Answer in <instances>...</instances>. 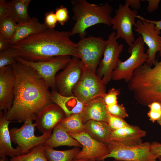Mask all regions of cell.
Segmentation results:
<instances>
[{
	"mask_svg": "<svg viewBox=\"0 0 161 161\" xmlns=\"http://www.w3.org/2000/svg\"><path fill=\"white\" fill-rule=\"evenodd\" d=\"M10 66L15 76L14 100L10 109L4 113L11 122L35 120L43 109L52 103L49 87L28 65L16 61Z\"/></svg>",
	"mask_w": 161,
	"mask_h": 161,
	"instance_id": "6da1fadb",
	"label": "cell"
},
{
	"mask_svg": "<svg viewBox=\"0 0 161 161\" xmlns=\"http://www.w3.org/2000/svg\"><path fill=\"white\" fill-rule=\"evenodd\" d=\"M71 35L70 31L47 28L10 47L17 50L18 57L29 61H47L54 57L64 55L79 58L76 43L71 40Z\"/></svg>",
	"mask_w": 161,
	"mask_h": 161,
	"instance_id": "7a4b0ae2",
	"label": "cell"
},
{
	"mask_svg": "<svg viewBox=\"0 0 161 161\" xmlns=\"http://www.w3.org/2000/svg\"><path fill=\"white\" fill-rule=\"evenodd\" d=\"M153 68L146 63L136 69L128 87L140 104L148 106L154 102L161 104V67Z\"/></svg>",
	"mask_w": 161,
	"mask_h": 161,
	"instance_id": "3957f363",
	"label": "cell"
},
{
	"mask_svg": "<svg viewBox=\"0 0 161 161\" xmlns=\"http://www.w3.org/2000/svg\"><path fill=\"white\" fill-rule=\"evenodd\" d=\"M71 3L72 19L75 22L70 32L71 35L78 34L82 39L86 35V30L92 26L98 24L111 25L113 8L109 3L97 5L86 0H72Z\"/></svg>",
	"mask_w": 161,
	"mask_h": 161,
	"instance_id": "277c9868",
	"label": "cell"
},
{
	"mask_svg": "<svg viewBox=\"0 0 161 161\" xmlns=\"http://www.w3.org/2000/svg\"><path fill=\"white\" fill-rule=\"evenodd\" d=\"M144 43L141 36L139 35L128 49L130 56L122 61L118 59L115 69L112 74V79L114 80H124L128 83L131 78L134 71L146 62L148 58L144 52Z\"/></svg>",
	"mask_w": 161,
	"mask_h": 161,
	"instance_id": "5b68a950",
	"label": "cell"
},
{
	"mask_svg": "<svg viewBox=\"0 0 161 161\" xmlns=\"http://www.w3.org/2000/svg\"><path fill=\"white\" fill-rule=\"evenodd\" d=\"M107 145L110 152L100 161L110 157L123 161H157L160 157L151 151V143L148 142L128 145L110 141Z\"/></svg>",
	"mask_w": 161,
	"mask_h": 161,
	"instance_id": "8992f818",
	"label": "cell"
},
{
	"mask_svg": "<svg viewBox=\"0 0 161 161\" xmlns=\"http://www.w3.org/2000/svg\"><path fill=\"white\" fill-rule=\"evenodd\" d=\"M105 45L106 41L102 37L92 36L81 39L76 43L79 58L85 69L95 72L103 54Z\"/></svg>",
	"mask_w": 161,
	"mask_h": 161,
	"instance_id": "52a82bcc",
	"label": "cell"
},
{
	"mask_svg": "<svg viewBox=\"0 0 161 161\" xmlns=\"http://www.w3.org/2000/svg\"><path fill=\"white\" fill-rule=\"evenodd\" d=\"M115 13L111 23L113 29L117 31L116 38L124 40L130 46L135 41L132 27H135L136 24L135 19L138 15L137 10H131L128 1L126 0L124 5L119 4Z\"/></svg>",
	"mask_w": 161,
	"mask_h": 161,
	"instance_id": "ba28073f",
	"label": "cell"
},
{
	"mask_svg": "<svg viewBox=\"0 0 161 161\" xmlns=\"http://www.w3.org/2000/svg\"><path fill=\"white\" fill-rule=\"evenodd\" d=\"M105 85L95 72L84 68L80 78L72 92L85 104L95 99L103 97L106 93Z\"/></svg>",
	"mask_w": 161,
	"mask_h": 161,
	"instance_id": "9c48e42d",
	"label": "cell"
},
{
	"mask_svg": "<svg viewBox=\"0 0 161 161\" xmlns=\"http://www.w3.org/2000/svg\"><path fill=\"white\" fill-rule=\"evenodd\" d=\"M32 121L27 120L20 128L14 127L10 130L11 141L20 149L21 154L26 153L38 145L44 144L52 134L49 132L36 136L34 133L36 124Z\"/></svg>",
	"mask_w": 161,
	"mask_h": 161,
	"instance_id": "30bf717a",
	"label": "cell"
},
{
	"mask_svg": "<svg viewBox=\"0 0 161 161\" xmlns=\"http://www.w3.org/2000/svg\"><path fill=\"white\" fill-rule=\"evenodd\" d=\"M71 59L70 56L64 55L55 57L47 61H29L18 57L16 58L15 61L32 68L52 90H57L55 84L56 74L59 70L65 68Z\"/></svg>",
	"mask_w": 161,
	"mask_h": 161,
	"instance_id": "8fae6325",
	"label": "cell"
},
{
	"mask_svg": "<svg viewBox=\"0 0 161 161\" xmlns=\"http://www.w3.org/2000/svg\"><path fill=\"white\" fill-rule=\"evenodd\" d=\"M115 32H111L106 41L103 57L99 63L96 74L104 84H107L112 79V72L115 68L120 53L124 46L117 41Z\"/></svg>",
	"mask_w": 161,
	"mask_h": 161,
	"instance_id": "7c38bea8",
	"label": "cell"
},
{
	"mask_svg": "<svg viewBox=\"0 0 161 161\" xmlns=\"http://www.w3.org/2000/svg\"><path fill=\"white\" fill-rule=\"evenodd\" d=\"M84 68L79 58L72 57L64 70L56 75L55 84L58 92L66 96L74 95L73 89L80 78Z\"/></svg>",
	"mask_w": 161,
	"mask_h": 161,
	"instance_id": "4fadbf2b",
	"label": "cell"
},
{
	"mask_svg": "<svg viewBox=\"0 0 161 161\" xmlns=\"http://www.w3.org/2000/svg\"><path fill=\"white\" fill-rule=\"evenodd\" d=\"M135 27L134 30L141 35L144 44L148 47L146 52L148 58L146 63L151 66L155 64L157 52L161 57V32L156 30L154 24L143 19L138 20Z\"/></svg>",
	"mask_w": 161,
	"mask_h": 161,
	"instance_id": "5bb4252c",
	"label": "cell"
},
{
	"mask_svg": "<svg viewBox=\"0 0 161 161\" xmlns=\"http://www.w3.org/2000/svg\"><path fill=\"white\" fill-rule=\"evenodd\" d=\"M69 134L77 140L82 147V149L76 155L75 158L100 161L102 158L110 152L107 144L97 141L85 132L78 134Z\"/></svg>",
	"mask_w": 161,
	"mask_h": 161,
	"instance_id": "9a60e30c",
	"label": "cell"
},
{
	"mask_svg": "<svg viewBox=\"0 0 161 161\" xmlns=\"http://www.w3.org/2000/svg\"><path fill=\"white\" fill-rule=\"evenodd\" d=\"M66 117L62 109L57 105L52 103L38 114L35 120L36 127L42 134L52 133L54 127Z\"/></svg>",
	"mask_w": 161,
	"mask_h": 161,
	"instance_id": "2e32d148",
	"label": "cell"
},
{
	"mask_svg": "<svg viewBox=\"0 0 161 161\" xmlns=\"http://www.w3.org/2000/svg\"><path fill=\"white\" fill-rule=\"evenodd\" d=\"M15 80L10 65L0 68V110L8 111L14 100L13 90Z\"/></svg>",
	"mask_w": 161,
	"mask_h": 161,
	"instance_id": "e0dca14e",
	"label": "cell"
},
{
	"mask_svg": "<svg viewBox=\"0 0 161 161\" xmlns=\"http://www.w3.org/2000/svg\"><path fill=\"white\" fill-rule=\"evenodd\" d=\"M146 131L139 126L130 125L116 130L112 131L110 141L123 144L132 145L142 142V138L145 136Z\"/></svg>",
	"mask_w": 161,
	"mask_h": 161,
	"instance_id": "ac0fdd59",
	"label": "cell"
},
{
	"mask_svg": "<svg viewBox=\"0 0 161 161\" xmlns=\"http://www.w3.org/2000/svg\"><path fill=\"white\" fill-rule=\"evenodd\" d=\"M107 113L106 105L103 97H100L84 104L82 111L78 114L84 124L89 120L107 123Z\"/></svg>",
	"mask_w": 161,
	"mask_h": 161,
	"instance_id": "d6986e66",
	"label": "cell"
},
{
	"mask_svg": "<svg viewBox=\"0 0 161 161\" xmlns=\"http://www.w3.org/2000/svg\"><path fill=\"white\" fill-rule=\"evenodd\" d=\"M10 122L7 119L4 112L0 110V157L8 156L11 158L21 154V150L18 147L14 148L12 146L9 129Z\"/></svg>",
	"mask_w": 161,
	"mask_h": 161,
	"instance_id": "ffe728a7",
	"label": "cell"
},
{
	"mask_svg": "<svg viewBox=\"0 0 161 161\" xmlns=\"http://www.w3.org/2000/svg\"><path fill=\"white\" fill-rule=\"evenodd\" d=\"M51 94L52 103L59 106L64 111L66 117L79 114L83 108L84 104L75 95L64 96L56 90H52Z\"/></svg>",
	"mask_w": 161,
	"mask_h": 161,
	"instance_id": "44dd1931",
	"label": "cell"
},
{
	"mask_svg": "<svg viewBox=\"0 0 161 161\" xmlns=\"http://www.w3.org/2000/svg\"><path fill=\"white\" fill-rule=\"evenodd\" d=\"M47 28L35 17H32L26 22L17 24L15 33L10 40V46L32 34L41 32Z\"/></svg>",
	"mask_w": 161,
	"mask_h": 161,
	"instance_id": "7402d4cb",
	"label": "cell"
},
{
	"mask_svg": "<svg viewBox=\"0 0 161 161\" xmlns=\"http://www.w3.org/2000/svg\"><path fill=\"white\" fill-rule=\"evenodd\" d=\"M43 145L52 148L61 146L82 147L81 144L72 137L59 123L54 127L52 133Z\"/></svg>",
	"mask_w": 161,
	"mask_h": 161,
	"instance_id": "603a6c76",
	"label": "cell"
},
{
	"mask_svg": "<svg viewBox=\"0 0 161 161\" xmlns=\"http://www.w3.org/2000/svg\"><path fill=\"white\" fill-rule=\"evenodd\" d=\"M85 132L97 141L107 144L112 130L105 122L89 120L84 124Z\"/></svg>",
	"mask_w": 161,
	"mask_h": 161,
	"instance_id": "cb8c5ba5",
	"label": "cell"
},
{
	"mask_svg": "<svg viewBox=\"0 0 161 161\" xmlns=\"http://www.w3.org/2000/svg\"><path fill=\"white\" fill-rule=\"evenodd\" d=\"M30 0H13L9 1V16L17 24L29 21L30 18L28 13V7Z\"/></svg>",
	"mask_w": 161,
	"mask_h": 161,
	"instance_id": "d4e9b609",
	"label": "cell"
},
{
	"mask_svg": "<svg viewBox=\"0 0 161 161\" xmlns=\"http://www.w3.org/2000/svg\"><path fill=\"white\" fill-rule=\"evenodd\" d=\"M46 157L49 161H72L80 150L78 147L64 151H58L45 146Z\"/></svg>",
	"mask_w": 161,
	"mask_h": 161,
	"instance_id": "484cf974",
	"label": "cell"
},
{
	"mask_svg": "<svg viewBox=\"0 0 161 161\" xmlns=\"http://www.w3.org/2000/svg\"><path fill=\"white\" fill-rule=\"evenodd\" d=\"M59 123L69 134H76L85 132L84 124L78 114L66 117Z\"/></svg>",
	"mask_w": 161,
	"mask_h": 161,
	"instance_id": "4316f807",
	"label": "cell"
},
{
	"mask_svg": "<svg viewBox=\"0 0 161 161\" xmlns=\"http://www.w3.org/2000/svg\"><path fill=\"white\" fill-rule=\"evenodd\" d=\"M10 161H49L45 156L43 144L38 145L26 154L11 157Z\"/></svg>",
	"mask_w": 161,
	"mask_h": 161,
	"instance_id": "83f0119b",
	"label": "cell"
},
{
	"mask_svg": "<svg viewBox=\"0 0 161 161\" xmlns=\"http://www.w3.org/2000/svg\"><path fill=\"white\" fill-rule=\"evenodd\" d=\"M17 24L10 16L0 19V34L10 40L15 34Z\"/></svg>",
	"mask_w": 161,
	"mask_h": 161,
	"instance_id": "f1b7e54d",
	"label": "cell"
},
{
	"mask_svg": "<svg viewBox=\"0 0 161 161\" xmlns=\"http://www.w3.org/2000/svg\"><path fill=\"white\" fill-rule=\"evenodd\" d=\"M18 56L17 50L11 47L6 50L0 51V68L11 65L15 62V59Z\"/></svg>",
	"mask_w": 161,
	"mask_h": 161,
	"instance_id": "f546056e",
	"label": "cell"
},
{
	"mask_svg": "<svg viewBox=\"0 0 161 161\" xmlns=\"http://www.w3.org/2000/svg\"><path fill=\"white\" fill-rule=\"evenodd\" d=\"M107 123L112 131L128 126L130 125L123 118L112 115L108 112Z\"/></svg>",
	"mask_w": 161,
	"mask_h": 161,
	"instance_id": "4dcf8cb0",
	"label": "cell"
},
{
	"mask_svg": "<svg viewBox=\"0 0 161 161\" xmlns=\"http://www.w3.org/2000/svg\"><path fill=\"white\" fill-rule=\"evenodd\" d=\"M148 106L150 110L147 113L149 120L154 123L161 118V104L157 102H154Z\"/></svg>",
	"mask_w": 161,
	"mask_h": 161,
	"instance_id": "1f68e13d",
	"label": "cell"
},
{
	"mask_svg": "<svg viewBox=\"0 0 161 161\" xmlns=\"http://www.w3.org/2000/svg\"><path fill=\"white\" fill-rule=\"evenodd\" d=\"M106 106L107 111L112 115L122 118L129 116L125 107L122 104L117 103Z\"/></svg>",
	"mask_w": 161,
	"mask_h": 161,
	"instance_id": "d6a6232c",
	"label": "cell"
},
{
	"mask_svg": "<svg viewBox=\"0 0 161 161\" xmlns=\"http://www.w3.org/2000/svg\"><path fill=\"white\" fill-rule=\"evenodd\" d=\"M119 93V89L113 88L111 89L108 93H106L103 97L106 106H109L118 103L117 96Z\"/></svg>",
	"mask_w": 161,
	"mask_h": 161,
	"instance_id": "836d02e7",
	"label": "cell"
},
{
	"mask_svg": "<svg viewBox=\"0 0 161 161\" xmlns=\"http://www.w3.org/2000/svg\"><path fill=\"white\" fill-rule=\"evenodd\" d=\"M68 12L67 8L63 5L56 8L55 13L58 22L61 25H64L69 18Z\"/></svg>",
	"mask_w": 161,
	"mask_h": 161,
	"instance_id": "e575fe53",
	"label": "cell"
},
{
	"mask_svg": "<svg viewBox=\"0 0 161 161\" xmlns=\"http://www.w3.org/2000/svg\"><path fill=\"white\" fill-rule=\"evenodd\" d=\"M58 21L53 11L47 12L45 14L44 24L49 29H54Z\"/></svg>",
	"mask_w": 161,
	"mask_h": 161,
	"instance_id": "d590c367",
	"label": "cell"
},
{
	"mask_svg": "<svg viewBox=\"0 0 161 161\" xmlns=\"http://www.w3.org/2000/svg\"><path fill=\"white\" fill-rule=\"evenodd\" d=\"M10 7L9 1L0 0V19L9 16Z\"/></svg>",
	"mask_w": 161,
	"mask_h": 161,
	"instance_id": "8d00e7d4",
	"label": "cell"
},
{
	"mask_svg": "<svg viewBox=\"0 0 161 161\" xmlns=\"http://www.w3.org/2000/svg\"><path fill=\"white\" fill-rule=\"evenodd\" d=\"M141 1H147L148 2V6L147 8V11L150 13H152L159 8V4L160 0H146Z\"/></svg>",
	"mask_w": 161,
	"mask_h": 161,
	"instance_id": "74e56055",
	"label": "cell"
},
{
	"mask_svg": "<svg viewBox=\"0 0 161 161\" xmlns=\"http://www.w3.org/2000/svg\"><path fill=\"white\" fill-rule=\"evenodd\" d=\"M150 149L151 151L155 154L161 157V143L156 141L152 142L151 143Z\"/></svg>",
	"mask_w": 161,
	"mask_h": 161,
	"instance_id": "f35d334b",
	"label": "cell"
},
{
	"mask_svg": "<svg viewBox=\"0 0 161 161\" xmlns=\"http://www.w3.org/2000/svg\"><path fill=\"white\" fill-rule=\"evenodd\" d=\"M10 47V40L0 34V51L6 50Z\"/></svg>",
	"mask_w": 161,
	"mask_h": 161,
	"instance_id": "ab89813d",
	"label": "cell"
},
{
	"mask_svg": "<svg viewBox=\"0 0 161 161\" xmlns=\"http://www.w3.org/2000/svg\"><path fill=\"white\" fill-rule=\"evenodd\" d=\"M136 18L139 19H143L155 25L156 30L159 32H160L161 30V20L157 21L150 20L144 18L139 15H137Z\"/></svg>",
	"mask_w": 161,
	"mask_h": 161,
	"instance_id": "60d3db41",
	"label": "cell"
},
{
	"mask_svg": "<svg viewBox=\"0 0 161 161\" xmlns=\"http://www.w3.org/2000/svg\"><path fill=\"white\" fill-rule=\"evenodd\" d=\"M130 6L134 10L139 9L141 7L140 1V0H128Z\"/></svg>",
	"mask_w": 161,
	"mask_h": 161,
	"instance_id": "b9f144b4",
	"label": "cell"
},
{
	"mask_svg": "<svg viewBox=\"0 0 161 161\" xmlns=\"http://www.w3.org/2000/svg\"><path fill=\"white\" fill-rule=\"evenodd\" d=\"M72 161H92V160L85 159H76L74 158Z\"/></svg>",
	"mask_w": 161,
	"mask_h": 161,
	"instance_id": "7bdbcfd3",
	"label": "cell"
},
{
	"mask_svg": "<svg viewBox=\"0 0 161 161\" xmlns=\"http://www.w3.org/2000/svg\"><path fill=\"white\" fill-rule=\"evenodd\" d=\"M0 161H9L7 156H4L0 157Z\"/></svg>",
	"mask_w": 161,
	"mask_h": 161,
	"instance_id": "ee69618b",
	"label": "cell"
},
{
	"mask_svg": "<svg viewBox=\"0 0 161 161\" xmlns=\"http://www.w3.org/2000/svg\"><path fill=\"white\" fill-rule=\"evenodd\" d=\"M155 63L161 67V61L160 62H158L156 60Z\"/></svg>",
	"mask_w": 161,
	"mask_h": 161,
	"instance_id": "f6af8a7d",
	"label": "cell"
},
{
	"mask_svg": "<svg viewBox=\"0 0 161 161\" xmlns=\"http://www.w3.org/2000/svg\"><path fill=\"white\" fill-rule=\"evenodd\" d=\"M157 122V123L161 126V118Z\"/></svg>",
	"mask_w": 161,
	"mask_h": 161,
	"instance_id": "bcb514c9",
	"label": "cell"
},
{
	"mask_svg": "<svg viewBox=\"0 0 161 161\" xmlns=\"http://www.w3.org/2000/svg\"><path fill=\"white\" fill-rule=\"evenodd\" d=\"M158 159V161H161V157H159Z\"/></svg>",
	"mask_w": 161,
	"mask_h": 161,
	"instance_id": "7dc6e473",
	"label": "cell"
},
{
	"mask_svg": "<svg viewBox=\"0 0 161 161\" xmlns=\"http://www.w3.org/2000/svg\"><path fill=\"white\" fill-rule=\"evenodd\" d=\"M113 161H122V160H117L114 159Z\"/></svg>",
	"mask_w": 161,
	"mask_h": 161,
	"instance_id": "c3c4849f",
	"label": "cell"
},
{
	"mask_svg": "<svg viewBox=\"0 0 161 161\" xmlns=\"http://www.w3.org/2000/svg\"><path fill=\"white\" fill-rule=\"evenodd\" d=\"M101 161H105L104 160H102Z\"/></svg>",
	"mask_w": 161,
	"mask_h": 161,
	"instance_id": "681fc988",
	"label": "cell"
}]
</instances>
